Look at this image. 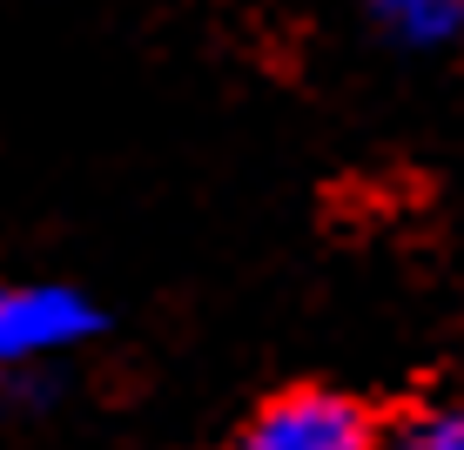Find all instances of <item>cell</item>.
<instances>
[{"label": "cell", "instance_id": "277c9868", "mask_svg": "<svg viewBox=\"0 0 464 450\" xmlns=\"http://www.w3.org/2000/svg\"><path fill=\"white\" fill-rule=\"evenodd\" d=\"M377 450H464V404H418L411 416L383 424Z\"/></svg>", "mask_w": 464, "mask_h": 450}, {"label": "cell", "instance_id": "3957f363", "mask_svg": "<svg viewBox=\"0 0 464 450\" xmlns=\"http://www.w3.org/2000/svg\"><path fill=\"white\" fill-rule=\"evenodd\" d=\"M357 14L397 54H444L464 41V0H357Z\"/></svg>", "mask_w": 464, "mask_h": 450}, {"label": "cell", "instance_id": "6da1fadb", "mask_svg": "<svg viewBox=\"0 0 464 450\" xmlns=\"http://www.w3.org/2000/svg\"><path fill=\"white\" fill-rule=\"evenodd\" d=\"M102 336V310L68 282H0V383L14 397L34 383V369L74 357Z\"/></svg>", "mask_w": 464, "mask_h": 450}, {"label": "cell", "instance_id": "5b68a950", "mask_svg": "<svg viewBox=\"0 0 464 450\" xmlns=\"http://www.w3.org/2000/svg\"><path fill=\"white\" fill-rule=\"evenodd\" d=\"M7 397H14V390H7V383H0V404H7Z\"/></svg>", "mask_w": 464, "mask_h": 450}, {"label": "cell", "instance_id": "7a4b0ae2", "mask_svg": "<svg viewBox=\"0 0 464 450\" xmlns=\"http://www.w3.org/2000/svg\"><path fill=\"white\" fill-rule=\"evenodd\" d=\"M377 444L383 424L350 390H330V383H296V390L263 397L229 437V450H377Z\"/></svg>", "mask_w": 464, "mask_h": 450}]
</instances>
